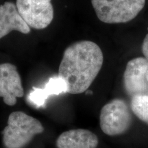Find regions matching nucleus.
I'll list each match as a JSON object with an SVG mask.
<instances>
[{"instance_id": "423d86ee", "label": "nucleus", "mask_w": 148, "mask_h": 148, "mask_svg": "<svg viewBox=\"0 0 148 148\" xmlns=\"http://www.w3.org/2000/svg\"><path fill=\"white\" fill-rule=\"evenodd\" d=\"M147 70L148 60L145 57H138L127 62L123 74V86L127 95L132 97L148 95Z\"/></svg>"}, {"instance_id": "39448f33", "label": "nucleus", "mask_w": 148, "mask_h": 148, "mask_svg": "<svg viewBox=\"0 0 148 148\" xmlns=\"http://www.w3.org/2000/svg\"><path fill=\"white\" fill-rule=\"evenodd\" d=\"M51 0H16V6L29 27L43 29L50 25L54 16Z\"/></svg>"}, {"instance_id": "1a4fd4ad", "label": "nucleus", "mask_w": 148, "mask_h": 148, "mask_svg": "<svg viewBox=\"0 0 148 148\" xmlns=\"http://www.w3.org/2000/svg\"><path fill=\"white\" fill-rule=\"evenodd\" d=\"M97 135L85 129H74L62 132L56 140L58 148H97Z\"/></svg>"}, {"instance_id": "f8f14e48", "label": "nucleus", "mask_w": 148, "mask_h": 148, "mask_svg": "<svg viewBox=\"0 0 148 148\" xmlns=\"http://www.w3.org/2000/svg\"><path fill=\"white\" fill-rule=\"evenodd\" d=\"M142 51H143L144 57L148 60V34L146 35L143 40V45H142Z\"/></svg>"}, {"instance_id": "7ed1b4c3", "label": "nucleus", "mask_w": 148, "mask_h": 148, "mask_svg": "<svg viewBox=\"0 0 148 148\" xmlns=\"http://www.w3.org/2000/svg\"><path fill=\"white\" fill-rule=\"evenodd\" d=\"M91 3L101 22L114 24L134 19L145 6V0H91Z\"/></svg>"}, {"instance_id": "9b49d317", "label": "nucleus", "mask_w": 148, "mask_h": 148, "mask_svg": "<svg viewBox=\"0 0 148 148\" xmlns=\"http://www.w3.org/2000/svg\"><path fill=\"white\" fill-rule=\"evenodd\" d=\"M131 109L138 119L148 125V95L132 97Z\"/></svg>"}, {"instance_id": "ddd939ff", "label": "nucleus", "mask_w": 148, "mask_h": 148, "mask_svg": "<svg viewBox=\"0 0 148 148\" xmlns=\"http://www.w3.org/2000/svg\"><path fill=\"white\" fill-rule=\"evenodd\" d=\"M146 77H147V81H148V70H147V73H146Z\"/></svg>"}, {"instance_id": "0eeeda50", "label": "nucleus", "mask_w": 148, "mask_h": 148, "mask_svg": "<svg viewBox=\"0 0 148 148\" xmlns=\"http://www.w3.org/2000/svg\"><path fill=\"white\" fill-rule=\"evenodd\" d=\"M24 90L21 78L16 66L11 63L0 64V97L8 106L16 104Z\"/></svg>"}, {"instance_id": "9d476101", "label": "nucleus", "mask_w": 148, "mask_h": 148, "mask_svg": "<svg viewBox=\"0 0 148 148\" xmlns=\"http://www.w3.org/2000/svg\"><path fill=\"white\" fill-rule=\"evenodd\" d=\"M67 92V87L63 79L58 75L49 79L43 88L32 87L27 97V100L36 108L45 106L47 99L51 95Z\"/></svg>"}, {"instance_id": "6e6552de", "label": "nucleus", "mask_w": 148, "mask_h": 148, "mask_svg": "<svg viewBox=\"0 0 148 148\" xmlns=\"http://www.w3.org/2000/svg\"><path fill=\"white\" fill-rule=\"evenodd\" d=\"M12 31L27 34L30 27L18 13L16 4L6 1L0 5V39Z\"/></svg>"}, {"instance_id": "f257e3e1", "label": "nucleus", "mask_w": 148, "mask_h": 148, "mask_svg": "<svg viewBox=\"0 0 148 148\" xmlns=\"http://www.w3.org/2000/svg\"><path fill=\"white\" fill-rule=\"evenodd\" d=\"M103 55L99 46L90 40H79L66 48L58 69L70 94L86 91L103 65Z\"/></svg>"}, {"instance_id": "f03ea898", "label": "nucleus", "mask_w": 148, "mask_h": 148, "mask_svg": "<svg viewBox=\"0 0 148 148\" xmlns=\"http://www.w3.org/2000/svg\"><path fill=\"white\" fill-rule=\"evenodd\" d=\"M43 131L42 123L36 118L15 111L9 115L8 125L2 132L3 144L6 148H22Z\"/></svg>"}, {"instance_id": "20e7f679", "label": "nucleus", "mask_w": 148, "mask_h": 148, "mask_svg": "<svg viewBox=\"0 0 148 148\" xmlns=\"http://www.w3.org/2000/svg\"><path fill=\"white\" fill-rule=\"evenodd\" d=\"M132 123L131 111L123 99H114L101 108L99 125L103 132L108 136H117L126 132Z\"/></svg>"}]
</instances>
